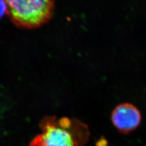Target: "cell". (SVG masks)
<instances>
[{"instance_id": "obj_1", "label": "cell", "mask_w": 146, "mask_h": 146, "mask_svg": "<svg viewBox=\"0 0 146 146\" xmlns=\"http://www.w3.org/2000/svg\"><path fill=\"white\" fill-rule=\"evenodd\" d=\"M41 133L29 146H84L90 137L88 126L75 118L47 116L39 124Z\"/></svg>"}, {"instance_id": "obj_2", "label": "cell", "mask_w": 146, "mask_h": 146, "mask_svg": "<svg viewBox=\"0 0 146 146\" xmlns=\"http://www.w3.org/2000/svg\"><path fill=\"white\" fill-rule=\"evenodd\" d=\"M7 13L16 26L31 29L41 26L52 17L54 0H4Z\"/></svg>"}, {"instance_id": "obj_3", "label": "cell", "mask_w": 146, "mask_h": 146, "mask_svg": "<svg viewBox=\"0 0 146 146\" xmlns=\"http://www.w3.org/2000/svg\"><path fill=\"white\" fill-rule=\"evenodd\" d=\"M110 119L116 131L121 134H127L140 126L142 115L135 105L124 102L117 105L113 109Z\"/></svg>"}, {"instance_id": "obj_4", "label": "cell", "mask_w": 146, "mask_h": 146, "mask_svg": "<svg viewBox=\"0 0 146 146\" xmlns=\"http://www.w3.org/2000/svg\"><path fill=\"white\" fill-rule=\"evenodd\" d=\"M7 13V7L4 0H0V19Z\"/></svg>"}, {"instance_id": "obj_5", "label": "cell", "mask_w": 146, "mask_h": 146, "mask_svg": "<svg viewBox=\"0 0 146 146\" xmlns=\"http://www.w3.org/2000/svg\"><path fill=\"white\" fill-rule=\"evenodd\" d=\"M97 146H108V141L106 140V139L102 137L100 139V141L97 142Z\"/></svg>"}]
</instances>
